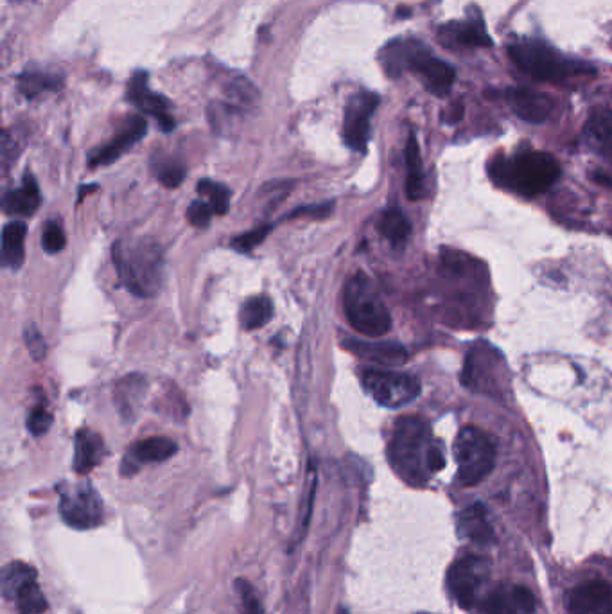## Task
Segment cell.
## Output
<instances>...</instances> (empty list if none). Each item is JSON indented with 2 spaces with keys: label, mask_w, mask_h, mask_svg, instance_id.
Masks as SVG:
<instances>
[{
  "label": "cell",
  "mask_w": 612,
  "mask_h": 614,
  "mask_svg": "<svg viewBox=\"0 0 612 614\" xmlns=\"http://www.w3.org/2000/svg\"><path fill=\"white\" fill-rule=\"evenodd\" d=\"M146 392V379L142 376H126L122 378L113 390V401L117 405L119 414L126 421H133L140 410L142 399Z\"/></svg>",
  "instance_id": "603a6c76"
},
{
  "label": "cell",
  "mask_w": 612,
  "mask_h": 614,
  "mask_svg": "<svg viewBox=\"0 0 612 614\" xmlns=\"http://www.w3.org/2000/svg\"><path fill=\"white\" fill-rule=\"evenodd\" d=\"M492 176L500 185L525 198H534L559 180L561 165L548 153L521 151L510 158H498L492 164Z\"/></svg>",
  "instance_id": "3957f363"
},
{
  "label": "cell",
  "mask_w": 612,
  "mask_h": 614,
  "mask_svg": "<svg viewBox=\"0 0 612 614\" xmlns=\"http://www.w3.org/2000/svg\"><path fill=\"white\" fill-rule=\"evenodd\" d=\"M36 570L25 563L14 561L2 570V595L5 601L13 602L14 595L31 581H34Z\"/></svg>",
  "instance_id": "f1b7e54d"
},
{
  "label": "cell",
  "mask_w": 612,
  "mask_h": 614,
  "mask_svg": "<svg viewBox=\"0 0 612 614\" xmlns=\"http://www.w3.org/2000/svg\"><path fill=\"white\" fill-rule=\"evenodd\" d=\"M27 227L22 221H11L2 232V261L9 270H18L25 259Z\"/></svg>",
  "instance_id": "d4e9b609"
},
{
  "label": "cell",
  "mask_w": 612,
  "mask_h": 614,
  "mask_svg": "<svg viewBox=\"0 0 612 614\" xmlns=\"http://www.w3.org/2000/svg\"><path fill=\"white\" fill-rule=\"evenodd\" d=\"M270 230H271V227H268V225L266 227H257V228L250 230V232H244L239 237H235L232 241V246L237 252H241V254H248V252H252L255 246H259L266 239Z\"/></svg>",
  "instance_id": "ab89813d"
},
{
  "label": "cell",
  "mask_w": 612,
  "mask_h": 614,
  "mask_svg": "<svg viewBox=\"0 0 612 614\" xmlns=\"http://www.w3.org/2000/svg\"><path fill=\"white\" fill-rule=\"evenodd\" d=\"M367 394L385 408H403L421 396V383L415 376L392 370H365L361 376Z\"/></svg>",
  "instance_id": "52a82bcc"
},
{
  "label": "cell",
  "mask_w": 612,
  "mask_h": 614,
  "mask_svg": "<svg viewBox=\"0 0 612 614\" xmlns=\"http://www.w3.org/2000/svg\"><path fill=\"white\" fill-rule=\"evenodd\" d=\"M507 101L519 119L532 122V124L545 122L550 117L552 108H554L552 101L546 95L527 90V88L507 90Z\"/></svg>",
  "instance_id": "d6986e66"
},
{
  "label": "cell",
  "mask_w": 612,
  "mask_h": 614,
  "mask_svg": "<svg viewBox=\"0 0 612 614\" xmlns=\"http://www.w3.org/2000/svg\"><path fill=\"white\" fill-rule=\"evenodd\" d=\"M59 514L75 530H90L102 521V502L88 482L59 487Z\"/></svg>",
  "instance_id": "ba28073f"
},
{
  "label": "cell",
  "mask_w": 612,
  "mask_h": 614,
  "mask_svg": "<svg viewBox=\"0 0 612 614\" xmlns=\"http://www.w3.org/2000/svg\"><path fill=\"white\" fill-rule=\"evenodd\" d=\"M316 480H318L316 471H315V467H311V469H309V475H307L306 493H304L302 505H300V516H298V525H297V541L304 539L306 530H307L309 521H311L313 505H315V494H316V484H318Z\"/></svg>",
  "instance_id": "d590c367"
},
{
  "label": "cell",
  "mask_w": 612,
  "mask_h": 614,
  "mask_svg": "<svg viewBox=\"0 0 612 614\" xmlns=\"http://www.w3.org/2000/svg\"><path fill=\"white\" fill-rule=\"evenodd\" d=\"M428 466H430V471L431 475L433 473H439L446 467V457H444V449L439 442H433L431 449H430V458H428Z\"/></svg>",
  "instance_id": "7bdbcfd3"
},
{
  "label": "cell",
  "mask_w": 612,
  "mask_h": 614,
  "mask_svg": "<svg viewBox=\"0 0 612 614\" xmlns=\"http://www.w3.org/2000/svg\"><path fill=\"white\" fill-rule=\"evenodd\" d=\"M235 593H237V601H239V613L264 614L262 602L248 581L237 579L235 581Z\"/></svg>",
  "instance_id": "8d00e7d4"
},
{
  "label": "cell",
  "mask_w": 612,
  "mask_h": 614,
  "mask_svg": "<svg viewBox=\"0 0 612 614\" xmlns=\"http://www.w3.org/2000/svg\"><path fill=\"white\" fill-rule=\"evenodd\" d=\"M491 577V563L480 556H466L458 559L448 575V586L462 610H473L478 602L480 590Z\"/></svg>",
  "instance_id": "9c48e42d"
},
{
  "label": "cell",
  "mask_w": 612,
  "mask_h": 614,
  "mask_svg": "<svg viewBox=\"0 0 612 614\" xmlns=\"http://www.w3.org/2000/svg\"><path fill=\"white\" fill-rule=\"evenodd\" d=\"M379 230L392 248L403 250L412 234V223L399 209H390L381 216Z\"/></svg>",
  "instance_id": "83f0119b"
},
{
  "label": "cell",
  "mask_w": 612,
  "mask_h": 614,
  "mask_svg": "<svg viewBox=\"0 0 612 614\" xmlns=\"http://www.w3.org/2000/svg\"><path fill=\"white\" fill-rule=\"evenodd\" d=\"M487 614H537L536 597L523 586H501L489 595Z\"/></svg>",
  "instance_id": "ac0fdd59"
},
{
  "label": "cell",
  "mask_w": 612,
  "mask_h": 614,
  "mask_svg": "<svg viewBox=\"0 0 612 614\" xmlns=\"http://www.w3.org/2000/svg\"><path fill=\"white\" fill-rule=\"evenodd\" d=\"M128 99L142 113L155 117L164 131H171L174 128V119L171 115V106L167 99L149 90L146 72H137L128 83Z\"/></svg>",
  "instance_id": "7c38bea8"
},
{
  "label": "cell",
  "mask_w": 612,
  "mask_h": 614,
  "mask_svg": "<svg viewBox=\"0 0 612 614\" xmlns=\"http://www.w3.org/2000/svg\"><path fill=\"white\" fill-rule=\"evenodd\" d=\"M572 614H612V586L606 581H588L568 597Z\"/></svg>",
  "instance_id": "9a60e30c"
},
{
  "label": "cell",
  "mask_w": 612,
  "mask_h": 614,
  "mask_svg": "<svg viewBox=\"0 0 612 614\" xmlns=\"http://www.w3.org/2000/svg\"><path fill=\"white\" fill-rule=\"evenodd\" d=\"M433 446L431 432L421 417H401L388 444L394 471L412 487H424L431 476L428 458Z\"/></svg>",
  "instance_id": "7a4b0ae2"
},
{
  "label": "cell",
  "mask_w": 612,
  "mask_h": 614,
  "mask_svg": "<svg viewBox=\"0 0 612 614\" xmlns=\"http://www.w3.org/2000/svg\"><path fill=\"white\" fill-rule=\"evenodd\" d=\"M509 54L523 72L539 81L561 83L575 74L595 72L593 67L568 59L554 47L539 40H521L510 45Z\"/></svg>",
  "instance_id": "5b68a950"
},
{
  "label": "cell",
  "mask_w": 612,
  "mask_h": 614,
  "mask_svg": "<svg viewBox=\"0 0 612 614\" xmlns=\"http://www.w3.org/2000/svg\"><path fill=\"white\" fill-rule=\"evenodd\" d=\"M343 347L354 356L374 365L397 367V365L406 363L408 360L406 349L394 342H365V340L350 338L343 342Z\"/></svg>",
  "instance_id": "e0dca14e"
},
{
  "label": "cell",
  "mask_w": 612,
  "mask_h": 614,
  "mask_svg": "<svg viewBox=\"0 0 612 614\" xmlns=\"http://www.w3.org/2000/svg\"><path fill=\"white\" fill-rule=\"evenodd\" d=\"M410 70L417 74V77L422 81L426 90L437 97L448 95L457 77L455 68L449 63L437 59L424 45L415 54Z\"/></svg>",
  "instance_id": "8fae6325"
},
{
  "label": "cell",
  "mask_w": 612,
  "mask_h": 614,
  "mask_svg": "<svg viewBox=\"0 0 612 614\" xmlns=\"http://www.w3.org/2000/svg\"><path fill=\"white\" fill-rule=\"evenodd\" d=\"M18 86H20V92L23 95L36 97L41 92L58 90L61 86V81L56 76H49V74H41V72H25L23 76H20Z\"/></svg>",
  "instance_id": "e575fe53"
},
{
  "label": "cell",
  "mask_w": 612,
  "mask_h": 614,
  "mask_svg": "<svg viewBox=\"0 0 612 614\" xmlns=\"http://www.w3.org/2000/svg\"><path fill=\"white\" fill-rule=\"evenodd\" d=\"M421 47H422V43L413 41V40L412 41L397 40V41L388 43L381 52V63H383L386 74L392 77H397L403 72L410 70L412 61H413V58Z\"/></svg>",
  "instance_id": "484cf974"
},
{
  "label": "cell",
  "mask_w": 612,
  "mask_h": 614,
  "mask_svg": "<svg viewBox=\"0 0 612 614\" xmlns=\"http://www.w3.org/2000/svg\"><path fill=\"white\" fill-rule=\"evenodd\" d=\"M104 453V440L99 433L86 428L79 430L74 446V471L77 475H88L102 462Z\"/></svg>",
  "instance_id": "ffe728a7"
},
{
  "label": "cell",
  "mask_w": 612,
  "mask_h": 614,
  "mask_svg": "<svg viewBox=\"0 0 612 614\" xmlns=\"http://www.w3.org/2000/svg\"><path fill=\"white\" fill-rule=\"evenodd\" d=\"M406 194L412 201L424 198L426 194V178L419 151V142L412 133L406 142Z\"/></svg>",
  "instance_id": "4316f807"
},
{
  "label": "cell",
  "mask_w": 612,
  "mask_h": 614,
  "mask_svg": "<svg viewBox=\"0 0 612 614\" xmlns=\"http://www.w3.org/2000/svg\"><path fill=\"white\" fill-rule=\"evenodd\" d=\"M379 106V95L374 92L361 90L354 93L343 115V140L345 144L359 153L367 151L370 140V120Z\"/></svg>",
  "instance_id": "30bf717a"
},
{
  "label": "cell",
  "mask_w": 612,
  "mask_h": 614,
  "mask_svg": "<svg viewBox=\"0 0 612 614\" xmlns=\"http://www.w3.org/2000/svg\"><path fill=\"white\" fill-rule=\"evenodd\" d=\"M178 446L174 440L167 437H151L146 440L137 442L133 448L128 449L122 460V475L131 476L146 464H160L174 457Z\"/></svg>",
  "instance_id": "5bb4252c"
},
{
  "label": "cell",
  "mask_w": 612,
  "mask_h": 614,
  "mask_svg": "<svg viewBox=\"0 0 612 614\" xmlns=\"http://www.w3.org/2000/svg\"><path fill=\"white\" fill-rule=\"evenodd\" d=\"M4 212L9 216H32L40 205V189L32 174H25L20 187L11 189L4 196Z\"/></svg>",
  "instance_id": "7402d4cb"
},
{
  "label": "cell",
  "mask_w": 612,
  "mask_h": 614,
  "mask_svg": "<svg viewBox=\"0 0 612 614\" xmlns=\"http://www.w3.org/2000/svg\"><path fill=\"white\" fill-rule=\"evenodd\" d=\"M113 263L119 279L129 293L151 298L158 295L165 277L162 246L149 237L124 239L113 245Z\"/></svg>",
  "instance_id": "6da1fadb"
},
{
  "label": "cell",
  "mask_w": 612,
  "mask_h": 614,
  "mask_svg": "<svg viewBox=\"0 0 612 614\" xmlns=\"http://www.w3.org/2000/svg\"><path fill=\"white\" fill-rule=\"evenodd\" d=\"M18 614H43L47 611V599L41 593L36 579L27 583L13 599Z\"/></svg>",
  "instance_id": "d6a6232c"
},
{
  "label": "cell",
  "mask_w": 612,
  "mask_h": 614,
  "mask_svg": "<svg viewBox=\"0 0 612 614\" xmlns=\"http://www.w3.org/2000/svg\"><path fill=\"white\" fill-rule=\"evenodd\" d=\"M67 245L63 225L58 219H49L41 232V246L47 254H59Z\"/></svg>",
  "instance_id": "74e56055"
},
{
  "label": "cell",
  "mask_w": 612,
  "mask_h": 614,
  "mask_svg": "<svg viewBox=\"0 0 612 614\" xmlns=\"http://www.w3.org/2000/svg\"><path fill=\"white\" fill-rule=\"evenodd\" d=\"M50 424H52V415H50V412H49L47 403L43 401V403L36 405V406L31 410V414H29V417H27V430H29L34 437H40V435H45V433L49 432Z\"/></svg>",
  "instance_id": "f35d334b"
},
{
  "label": "cell",
  "mask_w": 612,
  "mask_h": 614,
  "mask_svg": "<svg viewBox=\"0 0 612 614\" xmlns=\"http://www.w3.org/2000/svg\"><path fill=\"white\" fill-rule=\"evenodd\" d=\"M455 458L458 464V482L464 487H475L492 473L496 444L489 433L467 426L457 437Z\"/></svg>",
  "instance_id": "8992f818"
},
{
  "label": "cell",
  "mask_w": 612,
  "mask_h": 614,
  "mask_svg": "<svg viewBox=\"0 0 612 614\" xmlns=\"http://www.w3.org/2000/svg\"><path fill=\"white\" fill-rule=\"evenodd\" d=\"M586 142L600 153L612 151V110L597 108L590 115L584 128Z\"/></svg>",
  "instance_id": "cb8c5ba5"
},
{
  "label": "cell",
  "mask_w": 612,
  "mask_h": 614,
  "mask_svg": "<svg viewBox=\"0 0 612 614\" xmlns=\"http://www.w3.org/2000/svg\"><path fill=\"white\" fill-rule=\"evenodd\" d=\"M440 36L446 41L469 45V47H489L491 36L487 32L483 16L478 7L471 5L467 11V16L460 22H451L440 27Z\"/></svg>",
  "instance_id": "2e32d148"
},
{
  "label": "cell",
  "mask_w": 612,
  "mask_h": 614,
  "mask_svg": "<svg viewBox=\"0 0 612 614\" xmlns=\"http://www.w3.org/2000/svg\"><path fill=\"white\" fill-rule=\"evenodd\" d=\"M273 316V304L268 297H252L241 307V325L246 331L264 327Z\"/></svg>",
  "instance_id": "f546056e"
},
{
  "label": "cell",
  "mask_w": 612,
  "mask_h": 614,
  "mask_svg": "<svg viewBox=\"0 0 612 614\" xmlns=\"http://www.w3.org/2000/svg\"><path fill=\"white\" fill-rule=\"evenodd\" d=\"M23 342H25L27 351H29V354L32 356V360L40 361V360L45 358V354H47V345H45V340H43L41 333H40L34 325L25 327V331H23Z\"/></svg>",
  "instance_id": "60d3db41"
},
{
  "label": "cell",
  "mask_w": 612,
  "mask_h": 614,
  "mask_svg": "<svg viewBox=\"0 0 612 614\" xmlns=\"http://www.w3.org/2000/svg\"><path fill=\"white\" fill-rule=\"evenodd\" d=\"M226 104L235 110L243 111L257 101V90L246 77H235L225 86Z\"/></svg>",
  "instance_id": "1f68e13d"
},
{
  "label": "cell",
  "mask_w": 612,
  "mask_h": 614,
  "mask_svg": "<svg viewBox=\"0 0 612 614\" xmlns=\"http://www.w3.org/2000/svg\"><path fill=\"white\" fill-rule=\"evenodd\" d=\"M198 192L207 200L216 216L226 214L230 207V191L223 183L214 180H201L198 183Z\"/></svg>",
  "instance_id": "836d02e7"
},
{
  "label": "cell",
  "mask_w": 612,
  "mask_h": 614,
  "mask_svg": "<svg viewBox=\"0 0 612 614\" xmlns=\"http://www.w3.org/2000/svg\"><path fill=\"white\" fill-rule=\"evenodd\" d=\"M212 209L207 201H201V200H196L191 203V207L187 209V219L191 221V225L201 228V227H207L210 223V218H212Z\"/></svg>",
  "instance_id": "b9f144b4"
},
{
  "label": "cell",
  "mask_w": 612,
  "mask_h": 614,
  "mask_svg": "<svg viewBox=\"0 0 612 614\" xmlns=\"http://www.w3.org/2000/svg\"><path fill=\"white\" fill-rule=\"evenodd\" d=\"M343 309L349 324L365 336H385L392 329L390 311L368 275L354 273L343 289Z\"/></svg>",
  "instance_id": "277c9868"
},
{
  "label": "cell",
  "mask_w": 612,
  "mask_h": 614,
  "mask_svg": "<svg viewBox=\"0 0 612 614\" xmlns=\"http://www.w3.org/2000/svg\"><path fill=\"white\" fill-rule=\"evenodd\" d=\"M151 171L155 178L167 189H176L185 178V167L173 156L155 155L151 160Z\"/></svg>",
  "instance_id": "4dcf8cb0"
},
{
  "label": "cell",
  "mask_w": 612,
  "mask_h": 614,
  "mask_svg": "<svg viewBox=\"0 0 612 614\" xmlns=\"http://www.w3.org/2000/svg\"><path fill=\"white\" fill-rule=\"evenodd\" d=\"M458 536L466 541L478 545H489L494 541V530L489 523L487 509L482 503H475L462 511L457 520Z\"/></svg>",
  "instance_id": "44dd1931"
},
{
  "label": "cell",
  "mask_w": 612,
  "mask_h": 614,
  "mask_svg": "<svg viewBox=\"0 0 612 614\" xmlns=\"http://www.w3.org/2000/svg\"><path fill=\"white\" fill-rule=\"evenodd\" d=\"M146 131H147L146 119L140 115H131L129 119H126L122 128L117 131V135L108 144H104L102 147L95 149L90 155V158H88L90 167L110 165L111 162L119 160L122 156V153H126L131 146H135L146 135Z\"/></svg>",
  "instance_id": "4fadbf2b"
}]
</instances>
